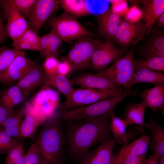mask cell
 Returning <instances> with one entry per match:
<instances>
[{
    "label": "cell",
    "instance_id": "26",
    "mask_svg": "<svg viewBox=\"0 0 164 164\" xmlns=\"http://www.w3.org/2000/svg\"><path fill=\"white\" fill-rule=\"evenodd\" d=\"M24 100L23 93L17 84L5 90L0 94V102L11 111Z\"/></svg>",
    "mask_w": 164,
    "mask_h": 164
},
{
    "label": "cell",
    "instance_id": "46",
    "mask_svg": "<svg viewBox=\"0 0 164 164\" xmlns=\"http://www.w3.org/2000/svg\"><path fill=\"white\" fill-rule=\"evenodd\" d=\"M159 164H164V155L160 156L159 159Z\"/></svg>",
    "mask_w": 164,
    "mask_h": 164
},
{
    "label": "cell",
    "instance_id": "35",
    "mask_svg": "<svg viewBox=\"0 0 164 164\" xmlns=\"http://www.w3.org/2000/svg\"><path fill=\"white\" fill-rule=\"evenodd\" d=\"M20 143L7 134L2 127L0 128V154L7 153Z\"/></svg>",
    "mask_w": 164,
    "mask_h": 164
},
{
    "label": "cell",
    "instance_id": "33",
    "mask_svg": "<svg viewBox=\"0 0 164 164\" xmlns=\"http://www.w3.org/2000/svg\"><path fill=\"white\" fill-rule=\"evenodd\" d=\"M48 33L49 42L45 51L41 54L40 57L46 59L50 57H56L58 50L61 46L62 41L52 30Z\"/></svg>",
    "mask_w": 164,
    "mask_h": 164
},
{
    "label": "cell",
    "instance_id": "3",
    "mask_svg": "<svg viewBox=\"0 0 164 164\" xmlns=\"http://www.w3.org/2000/svg\"><path fill=\"white\" fill-rule=\"evenodd\" d=\"M134 95L133 91L125 90L119 95L108 97L90 104L60 111L57 118L61 120L72 121L89 118L110 117L114 113V109L119 103L125 98Z\"/></svg>",
    "mask_w": 164,
    "mask_h": 164
},
{
    "label": "cell",
    "instance_id": "5",
    "mask_svg": "<svg viewBox=\"0 0 164 164\" xmlns=\"http://www.w3.org/2000/svg\"><path fill=\"white\" fill-rule=\"evenodd\" d=\"M135 46L109 67L98 72L99 74L110 79L117 86L130 90L135 71L133 57Z\"/></svg>",
    "mask_w": 164,
    "mask_h": 164
},
{
    "label": "cell",
    "instance_id": "48",
    "mask_svg": "<svg viewBox=\"0 0 164 164\" xmlns=\"http://www.w3.org/2000/svg\"><path fill=\"white\" fill-rule=\"evenodd\" d=\"M1 12H0V18L1 17Z\"/></svg>",
    "mask_w": 164,
    "mask_h": 164
},
{
    "label": "cell",
    "instance_id": "9",
    "mask_svg": "<svg viewBox=\"0 0 164 164\" xmlns=\"http://www.w3.org/2000/svg\"><path fill=\"white\" fill-rule=\"evenodd\" d=\"M126 52L117 46L112 39H105L94 51L91 59V66L98 72L101 71L114 63Z\"/></svg>",
    "mask_w": 164,
    "mask_h": 164
},
{
    "label": "cell",
    "instance_id": "27",
    "mask_svg": "<svg viewBox=\"0 0 164 164\" xmlns=\"http://www.w3.org/2000/svg\"><path fill=\"white\" fill-rule=\"evenodd\" d=\"M162 82H164V74L161 72L145 68H139L135 69L131 87L140 83H148L155 86Z\"/></svg>",
    "mask_w": 164,
    "mask_h": 164
},
{
    "label": "cell",
    "instance_id": "11",
    "mask_svg": "<svg viewBox=\"0 0 164 164\" xmlns=\"http://www.w3.org/2000/svg\"><path fill=\"white\" fill-rule=\"evenodd\" d=\"M60 7L57 0H37L33 10L28 19L29 28L39 34L46 21Z\"/></svg>",
    "mask_w": 164,
    "mask_h": 164
},
{
    "label": "cell",
    "instance_id": "12",
    "mask_svg": "<svg viewBox=\"0 0 164 164\" xmlns=\"http://www.w3.org/2000/svg\"><path fill=\"white\" fill-rule=\"evenodd\" d=\"M113 139L103 142L96 148L81 156V164H112L115 157Z\"/></svg>",
    "mask_w": 164,
    "mask_h": 164
},
{
    "label": "cell",
    "instance_id": "2",
    "mask_svg": "<svg viewBox=\"0 0 164 164\" xmlns=\"http://www.w3.org/2000/svg\"><path fill=\"white\" fill-rule=\"evenodd\" d=\"M36 142L42 156V164H63V140L59 119L52 118L45 123Z\"/></svg>",
    "mask_w": 164,
    "mask_h": 164
},
{
    "label": "cell",
    "instance_id": "24",
    "mask_svg": "<svg viewBox=\"0 0 164 164\" xmlns=\"http://www.w3.org/2000/svg\"><path fill=\"white\" fill-rule=\"evenodd\" d=\"M25 115V109L13 110L2 125V128L6 133L15 139L21 138V124Z\"/></svg>",
    "mask_w": 164,
    "mask_h": 164
},
{
    "label": "cell",
    "instance_id": "14",
    "mask_svg": "<svg viewBox=\"0 0 164 164\" xmlns=\"http://www.w3.org/2000/svg\"><path fill=\"white\" fill-rule=\"evenodd\" d=\"M98 35L105 39H113L122 18L113 9L108 7L102 13L97 16Z\"/></svg>",
    "mask_w": 164,
    "mask_h": 164
},
{
    "label": "cell",
    "instance_id": "17",
    "mask_svg": "<svg viewBox=\"0 0 164 164\" xmlns=\"http://www.w3.org/2000/svg\"><path fill=\"white\" fill-rule=\"evenodd\" d=\"M46 74L43 67L35 64L17 84L22 91L26 100L36 89L44 84Z\"/></svg>",
    "mask_w": 164,
    "mask_h": 164
},
{
    "label": "cell",
    "instance_id": "30",
    "mask_svg": "<svg viewBox=\"0 0 164 164\" xmlns=\"http://www.w3.org/2000/svg\"><path fill=\"white\" fill-rule=\"evenodd\" d=\"M25 115L21 124L20 136L21 138H32L38 127L44 122L37 116L28 112L25 111Z\"/></svg>",
    "mask_w": 164,
    "mask_h": 164
},
{
    "label": "cell",
    "instance_id": "34",
    "mask_svg": "<svg viewBox=\"0 0 164 164\" xmlns=\"http://www.w3.org/2000/svg\"><path fill=\"white\" fill-rule=\"evenodd\" d=\"M7 153L5 164H23L25 154L22 143L20 142Z\"/></svg>",
    "mask_w": 164,
    "mask_h": 164
},
{
    "label": "cell",
    "instance_id": "31",
    "mask_svg": "<svg viewBox=\"0 0 164 164\" xmlns=\"http://www.w3.org/2000/svg\"><path fill=\"white\" fill-rule=\"evenodd\" d=\"M15 48H9L5 46L0 47V82L14 59L23 52Z\"/></svg>",
    "mask_w": 164,
    "mask_h": 164
},
{
    "label": "cell",
    "instance_id": "41",
    "mask_svg": "<svg viewBox=\"0 0 164 164\" xmlns=\"http://www.w3.org/2000/svg\"><path fill=\"white\" fill-rule=\"evenodd\" d=\"M12 111L7 108L0 101V128L2 127L3 123Z\"/></svg>",
    "mask_w": 164,
    "mask_h": 164
},
{
    "label": "cell",
    "instance_id": "38",
    "mask_svg": "<svg viewBox=\"0 0 164 164\" xmlns=\"http://www.w3.org/2000/svg\"><path fill=\"white\" fill-rule=\"evenodd\" d=\"M60 62L55 57H50L45 59L43 68L46 75H50L56 73Z\"/></svg>",
    "mask_w": 164,
    "mask_h": 164
},
{
    "label": "cell",
    "instance_id": "39",
    "mask_svg": "<svg viewBox=\"0 0 164 164\" xmlns=\"http://www.w3.org/2000/svg\"><path fill=\"white\" fill-rule=\"evenodd\" d=\"M145 156H140L132 154H128L121 158L114 157V160L122 164H142Z\"/></svg>",
    "mask_w": 164,
    "mask_h": 164
},
{
    "label": "cell",
    "instance_id": "43",
    "mask_svg": "<svg viewBox=\"0 0 164 164\" xmlns=\"http://www.w3.org/2000/svg\"><path fill=\"white\" fill-rule=\"evenodd\" d=\"M160 157L157 153H153L152 154L149 155L147 158H145L142 164H159Z\"/></svg>",
    "mask_w": 164,
    "mask_h": 164
},
{
    "label": "cell",
    "instance_id": "7",
    "mask_svg": "<svg viewBox=\"0 0 164 164\" xmlns=\"http://www.w3.org/2000/svg\"><path fill=\"white\" fill-rule=\"evenodd\" d=\"M122 87L108 91L83 88L74 89L60 104V111L90 104L104 99L119 95L123 92Z\"/></svg>",
    "mask_w": 164,
    "mask_h": 164
},
{
    "label": "cell",
    "instance_id": "20",
    "mask_svg": "<svg viewBox=\"0 0 164 164\" xmlns=\"http://www.w3.org/2000/svg\"><path fill=\"white\" fill-rule=\"evenodd\" d=\"M146 43L141 47L144 58L160 56L164 57V30L153 29Z\"/></svg>",
    "mask_w": 164,
    "mask_h": 164
},
{
    "label": "cell",
    "instance_id": "21",
    "mask_svg": "<svg viewBox=\"0 0 164 164\" xmlns=\"http://www.w3.org/2000/svg\"><path fill=\"white\" fill-rule=\"evenodd\" d=\"M145 123V127L151 133L149 147L153 153L164 155V128L153 119Z\"/></svg>",
    "mask_w": 164,
    "mask_h": 164
},
{
    "label": "cell",
    "instance_id": "16",
    "mask_svg": "<svg viewBox=\"0 0 164 164\" xmlns=\"http://www.w3.org/2000/svg\"><path fill=\"white\" fill-rule=\"evenodd\" d=\"M110 129L114 142L119 145H126L133 139L139 131H143L140 127L133 129L128 128V123L124 119L116 116L115 113L110 117Z\"/></svg>",
    "mask_w": 164,
    "mask_h": 164
},
{
    "label": "cell",
    "instance_id": "44",
    "mask_svg": "<svg viewBox=\"0 0 164 164\" xmlns=\"http://www.w3.org/2000/svg\"><path fill=\"white\" fill-rule=\"evenodd\" d=\"M7 36L5 26L0 20V45L6 40Z\"/></svg>",
    "mask_w": 164,
    "mask_h": 164
},
{
    "label": "cell",
    "instance_id": "29",
    "mask_svg": "<svg viewBox=\"0 0 164 164\" xmlns=\"http://www.w3.org/2000/svg\"><path fill=\"white\" fill-rule=\"evenodd\" d=\"M60 7L65 12L77 18L90 14L87 10L86 0H60Z\"/></svg>",
    "mask_w": 164,
    "mask_h": 164
},
{
    "label": "cell",
    "instance_id": "8",
    "mask_svg": "<svg viewBox=\"0 0 164 164\" xmlns=\"http://www.w3.org/2000/svg\"><path fill=\"white\" fill-rule=\"evenodd\" d=\"M147 32L146 25L142 19L132 22L122 18L112 39L116 46L126 51L130 46L143 40Z\"/></svg>",
    "mask_w": 164,
    "mask_h": 164
},
{
    "label": "cell",
    "instance_id": "1",
    "mask_svg": "<svg viewBox=\"0 0 164 164\" xmlns=\"http://www.w3.org/2000/svg\"><path fill=\"white\" fill-rule=\"evenodd\" d=\"M83 121L72 125L68 133L71 152L80 157L89 151L93 145L111 139L110 117L83 119Z\"/></svg>",
    "mask_w": 164,
    "mask_h": 164
},
{
    "label": "cell",
    "instance_id": "25",
    "mask_svg": "<svg viewBox=\"0 0 164 164\" xmlns=\"http://www.w3.org/2000/svg\"><path fill=\"white\" fill-rule=\"evenodd\" d=\"M39 38L38 33L29 28L19 38L13 41L12 45L14 48L22 50H25L39 52Z\"/></svg>",
    "mask_w": 164,
    "mask_h": 164
},
{
    "label": "cell",
    "instance_id": "18",
    "mask_svg": "<svg viewBox=\"0 0 164 164\" xmlns=\"http://www.w3.org/2000/svg\"><path fill=\"white\" fill-rule=\"evenodd\" d=\"M142 100L146 108L154 112L160 111L164 113V82L157 84L152 88H145L137 95Z\"/></svg>",
    "mask_w": 164,
    "mask_h": 164
},
{
    "label": "cell",
    "instance_id": "22",
    "mask_svg": "<svg viewBox=\"0 0 164 164\" xmlns=\"http://www.w3.org/2000/svg\"><path fill=\"white\" fill-rule=\"evenodd\" d=\"M150 140V136L143 135L125 145L115 157L121 158L128 154L145 156Z\"/></svg>",
    "mask_w": 164,
    "mask_h": 164
},
{
    "label": "cell",
    "instance_id": "10",
    "mask_svg": "<svg viewBox=\"0 0 164 164\" xmlns=\"http://www.w3.org/2000/svg\"><path fill=\"white\" fill-rule=\"evenodd\" d=\"M3 14L7 20L5 26L8 36L13 40L17 39L28 29L27 21L12 3V0L0 1Z\"/></svg>",
    "mask_w": 164,
    "mask_h": 164
},
{
    "label": "cell",
    "instance_id": "42",
    "mask_svg": "<svg viewBox=\"0 0 164 164\" xmlns=\"http://www.w3.org/2000/svg\"><path fill=\"white\" fill-rule=\"evenodd\" d=\"M48 42L49 35L48 33L40 37L39 45L40 54H42L46 50L48 46Z\"/></svg>",
    "mask_w": 164,
    "mask_h": 164
},
{
    "label": "cell",
    "instance_id": "19",
    "mask_svg": "<svg viewBox=\"0 0 164 164\" xmlns=\"http://www.w3.org/2000/svg\"><path fill=\"white\" fill-rule=\"evenodd\" d=\"M142 5V19L145 22L147 29V35H149L158 18L164 12V0L140 1Z\"/></svg>",
    "mask_w": 164,
    "mask_h": 164
},
{
    "label": "cell",
    "instance_id": "4",
    "mask_svg": "<svg viewBox=\"0 0 164 164\" xmlns=\"http://www.w3.org/2000/svg\"><path fill=\"white\" fill-rule=\"evenodd\" d=\"M95 36H86L77 40L67 55L63 58L71 67L70 74L91 67L93 53L97 47L103 42Z\"/></svg>",
    "mask_w": 164,
    "mask_h": 164
},
{
    "label": "cell",
    "instance_id": "32",
    "mask_svg": "<svg viewBox=\"0 0 164 164\" xmlns=\"http://www.w3.org/2000/svg\"><path fill=\"white\" fill-rule=\"evenodd\" d=\"M135 69L145 68L150 70L163 71L164 57L158 56L140 59L135 60Z\"/></svg>",
    "mask_w": 164,
    "mask_h": 164
},
{
    "label": "cell",
    "instance_id": "47",
    "mask_svg": "<svg viewBox=\"0 0 164 164\" xmlns=\"http://www.w3.org/2000/svg\"><path fill=\"white\" fill-rule=\"evenodd\" d=\"M112 164H122L119 162L115 160L114 159V161Z\"/></svg>",
    "mask_w": 164,
    "mask_h": 164
},
{
    "label": "cell",
    "instance_id": "40",
    "mask_svg": "<svg viewBox=\"0 0 164 164\" xmlns=\"http://www.w3.org/2000/svg\"><path fill=\"white\" fill-rule=\"evenodd\" d=\"M71 71L70 65L66 60L63 58L62 61L59 62L56 73L67 76L68 75L70 74Z\"/></svg>",
    "mask_w": 164,
    "mask_h": 164
},
{
    "label": "cell",
    "instance_id": "15",
    "mask_svg": "<svg viewBox=\"0 0 164 164\" xmlns=\"http://www.w3.org/2000/svg\"><path fill=\"white\" fill-rule=\"evenodd\" d=\"M35 64L23 51L12 61L0 83L9 84L19 81L28 73Z\"/></svg>",
    "mask_w": 164,
    "mask_h": 164
},
{
    "label": "cell",
    "instance_id": "28",
    "mask_svg": "<svg viewBox=\"0 0 164 164\" xmlns=\"http://www.w3.org/2000/svg\"><path fill=\"white\" fill-rule=\"evenodd\" d=\"M44 85L55 87L66 97L74 89L70 80L67 76L56 73L46 75Z\"/></svg>",
    "mask_w": 164,
    "mask_h": 164
},
{
    "label": "cell",
    "instance_id": "36",
    "mask_svg": "<svg viewBox=\"0 0 164 164\" xmlns=\"http://www.w3.org/2000/svg\"><path fill=\"white\" fill-rule=\"evenodd\" d=\"M17 9L26 19L32 14L37 0H12Z\"/></svg>",
    "mask_w": 164,
    "mask_h": 164
},
{
    "label": "cell",
    "instance_id": "13",
    "mask_svg": "<svg viewBox=\"0 0 164 164\" xmlns=\"http://www.w3.org/2000/svg\"><path fill=\"white\" fill-rule=\"evenodd\" d=\"M70 80L73 85L80 86L83 88L108 91L121 87L117 86L109 78L98 73H82Z\"/></svg>",
    "mask_w": 164,
    "mask_h": 164
},
{
    "label": "cell",
    "instance_id": "37",
    "mask_svg": "<svg viewBox=\"0 0 164 164\" xmlns=\"http://www.w3.org/2000/svg\"><path fill=\"white\" fill-rule=\"evenodd\" d=\"M42 158L38 145L33 143L25 154L23 164H42Z\"/></svg>",
    "mask_w": 164,
    "mask_h": 164
},
{
    "label": "cell",
    "instance_id": "6",
    "mask_svg": "<svg viewBox=\"0 0 164 164\" xmlns=\"http://www.w3.org/2000/svg\"><path fill=\"white\" fill-rule=\"evenodd\" d=\"M77 18L64 12L57 17H51L47 23L62 41L77 40L86 36H95V34L84 27Z\"/></svg>",
    "mask_w": 164,
    "mask_h": 164
},
{
    "label": "cell",
    "instance_id": "45",
    "mask_svg": "<svg viewBox=\"0 0 164 164\" xmlns=\"http://www.w3.org/2000/svg\"><path fill=\"white\" fill-rule=\"evenodd\" d=\"M164 28V12L160 16L153 29L162 30Z\"/></svg>",
    "mask_w": 164,
    "mask_h": 164
},
{
    "label": "cell",
    "instance_id": "23",
    "mask_svg": "<svg viewBox=\"0 0 164 164\" xmlns=\"http://www.w3.org/2000/svg\"><path fill=\"white\" fill-rule=\"evenodd\" d=\"M146 108L142 102L139 103H131L127 106L124 112V119L130 127L134 125L142 129L145 127L144 114Z\"/></svg>",
    "mask_w": 164,
    "mask_h": 164
}]
</instances>
